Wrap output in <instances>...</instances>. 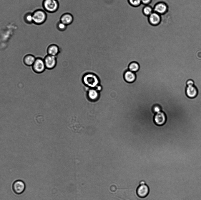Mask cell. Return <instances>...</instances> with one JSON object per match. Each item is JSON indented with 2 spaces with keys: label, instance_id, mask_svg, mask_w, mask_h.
<instances>
[{
  "label": "cell",
  "instance_id": "cell-1",
  "mask_svg": "<svg viewBox=\"0 0 201 200\" xmlns=\"http://www.w3.org/2000/svg\"><path fill=\"white\" fill-rule=\"evenodd\" d=\"M136 194L137 196L140 198L146 197L149 194V189L148 186L146 184L144 180L140 181L139 185L136 189Z\"/></svg>",
  "mask_w": 201,
  "mask_h": 200
},
{
  "label": "cell",
  "instance_id": "cell-2",
  "mask_svg": "<svg viewBox=\"0 0 201 200\" xmlns=\"http://www.w3.org/2000/svg\"><path fill=\"white\" fill-rule=\"evenodd\" d=\"M83 81L85 85L92 88L97 87L99 83L97 77L92 74L85 75L83 78Z\"/></svg>",
  "mask_w": 201,
  "mask_h": 200
},
{
  "label": "cell",
  "instance_id": "cell-3",
  "mask_svg": "<svg viewBox=\"0 0 201 200\" xmlns=\"http://www.w3.org/2000/svg\"><path fill=\"white\" fill-rule=\"evenodd\" d=\"M33 22L36 24H41L45 21L46 15L45 12L41 10H38L32 14Z\"/></svg>",
  "mask_w": 201,
  "mask_h": 200
},
{
  "label": "cell",
  "instance_id": "cell-4",
  "mask_svg": "<svg viewBox=\"0 0 201 200\" xmlns=\"http://www.w3.org/2000/svg\"><path fill=\"white\" fill-rule=\"evenodd\" d=\"M43 7L48 12L53 13L56 11L59 7V4L57 0H44Z\"/></svg>",
  "mask_w": 201,
  "mask_h": 200
},
{
  "label": "cell",
  "instance_id": "cell-5",
  "mask_svg": "<svg viewBox=\"0 0 201 200\" xmlns=\"http://www.w3.org/2000/svg\"><path fill=\"white\" fill-rule=\"evenodd\" d=\"M33 70L35 73L40 74L42 73L46 68L44 59L40 57L36 58L32 66Z\"/></svg>",
  "mask_w": 201,
  "mask_h": 200
},
{
  "label": "cell",
  "instance_id": "cell-6",
  "mask_svg": "<svg viewBox=\"0 0 201 200\" xmlns=\"http://www.w3.org/2000/svg\"><path fill=\"white\" fill-rule=\"evenodd\" d=\"M46 68L48 70H52L54 68L56 65L57 63L56 56L47 55L44 59Z\"/></svg>",
  "mask_w": 201,
  "mask_h": 200
},
{
  "label": "cell",
  "instance_id": "cell-7",
  "mask_svg": "<svg viewBox=\"0 0 201 200\" xmlns=\"http://www.w3.org/2000/svg\"><path fill=\"white\" fill-rule=\"evenodd\" d=\"M25 189V184L22 180H16L13 184V190L16 194H22L24 191Z\"/></svg>",
  "mask_w": 201,
  "mask_h": 200
},
{
  "label": "cell",
  "instance_id": "cell-8",
  "mask_svg": "<svg viewBox=\"0 0 201 200\" xmlns=\"http://www.w3.org/2000/svg\"><path fill=\"white\" fill-rule=\"evenodd\" d=\"M153 9L154 12L162 15L167 12L168 9L167 4L165 2H160L155 5Z\"/></svg>",
  "mask_w": 201,
  "mask_h": 200
},
{
  "label": "cell",
  "instance_id": "cell-9",
  "mask_svg": "<svg viewBox=\"0 0 201 200\" xmlns=\"http://www.w3.org/2000/svg\"><path fill=\"white\" fill-rule=\"evenodd\" d=\"M166 121V116L164 112L162 111L156 113L154 117L155 123L158 126L164 125Z\"/></svg>",
  "mask_w": 201,
  "mask_h": 200
},
{
  "label": "cell",
  "instance_id": "cell-10",
  "mask_svg": "<svg viewBox=\"0 0 201 200\" xmlns=\"http://www.w3.org/2000/svg\"><path fill=\"white\" fill-rule=\"evenodd\" d=\"M161 15L154 11L148 16L149 22L154 26L159 25L161 22Z\"/></svg>",
  "mask_w": 201,
  "mask_h": 200
},
{
  "label": "cell",
  "instance_id": "cell-11",
  "mask_svg": "<svg viewBox=\"0 0 201 200\" xmlns=\"http://www.w3.org/2000/svg\"><path fill=\"white\" fill-rule=\"evenodd\" d=\"M185 92L187 96L191 99L194 98L198 95L197 89L194 86H187L186 88Z\"/></svg>",
  "mask_w": 201,
  "mask_h": 200
},
{
  "label": "cell",
  "instance_id": "cell-12",
  "mask_svg": "<svg viewBox=\"0 0 201 200\" xmlns=\"http://www.w3.org/2000/svg\"><path fill=\"white\" fill-rule=\"evenodd\" d=\"M124 77L125 81L129 83L134 82L136 79V75L135 73L129 70L125 71L124 74Z\"/></svg>",
  "mask_w": 201,
  "mask_h": 200
},
{
  "label": "cell",
  "instance_id": "cell-13",
  "mask_svg": "<svg viewBox=\"0 0 201 200\" xmlns=\"http://www.w3.org/2000/svg\"><path fill=\"white\" fill-rule=\"evenodd\" d=\"M59 47L55 44L49 45L47 48V52L48 55L56 56L59 53Z\"/></svg>",
  "mask_w": 201,
  "mask_h": 200
},
{
  "label": "cell",
  "instance_id": "cell-14",
  "mask_svg": "<svg viewBox=\"0 0 201 200\" xmlns=\"http://www.w3.org/2000/svg\"><path fill=\"white\" fill-rule=\"evenodd\" d=\"M73 20V17L72 15L68 13L63 14L60 18V22L67 26L71 23Z\"/></svg>",
  "mask_w": 201,
  "mask_h": 200
},
{
  "label": "cell",
  "instance_id": "cell-15",
  "mask_svg": "<svg viewBox=\"0 0 201 200\" xmlns=\"http://www.w3.org/2000/svg\"><path fill=\"white\" fill-rule=\"evenodd\" d=\"M36 58L33 55L27 54L24 56L23 61L24 63L27 66H32Z\"/></svg>",
  "mask_w": 201,
  "mask_h": 200
},
{
  "label": "cell",
  "instance_id": "cell-16",
  "mask_svg": "<svg viewBox=\"0 0 201 200\" xmlns=\"http://www.w3.org/2000/svg\"><path fill=\"white\" fill-rule=\"evenodd\" d=\"M88 96L90 99L92 100H95L98 98L99 93L96 90L91 89L88 91Z\"/></svg>",
  "mask_w": 201,
  "mask_h": 200
},
{
  "label": "cell",
  "instance_id": "cell-17",
  "mask_svg": "<svg viewBox=\"0 0 201 200\" xmlns=\"http://www.w3.org/2000/svg\"><path fill=\"white\" fill-rule=\"evenodd\" d=\"M128 68L129 70L135 73L139 70V65L138 63L133 62L129 64Z\"/></svg>",
  "mask_w": 201,
  "mask_h": 200
},
{
  "label": "cell",
  "instance_id": "cell-18",
  "mask_svg": "<svg viewBox=\"0 0 201 200\" xmlns=\"http://www.w3.org/2000/svg\"><path fill=\"white\" fill-rule=\"evenodd\" d=\"M153 12V8L152 6L149 5L145 6L143 9V13L145 15L147 16H149Z\"/></svg>",
  "mask_w": 201,
  "mask_h": 200
},
{
  "label": "cell",
  "instance_id": "cell-19",
  "mask_svg": "<svg viewBox=\"0 0 201 200\" xmlns=\"http://www.w3.org/2000/svg\"><path fill=\"white\" fill-rule=\"evenodd\" d=\"M130 4L133 6H138L142 4L141 0H128Z\"/></svg>",
  "mask_w": 201,
  "mask_h": 200
},
{
  "label": "cell",
  "instance_id": "cell-20",
  "mask_svg": "<svg viewBox=\"0 0 201 200\" xmlns=\"http://www.w3.org/2000/svg\"><path fill=\"white\" fill-rule=\"evenodd\" d=\"M24 19L25 21L27 23H31L33 22L32 14L31 13H28L26 15Z\"/></svg>",
  "mask_w": 201,
  "mask_h": 200
},
{
  "label": "cell",
  "instance_id": "cell-21",
  "mask_svg": "<svg viewBox=\"0 0 201 200\" xmlns=\"http://www.w3.org/2000/svg\"><path fill=\"white\" fill-rule=\"evenodd\" d=\"M67 27V25L60 21L59 22L57 25V27L58 29L60 31H64L66 30Z\"/></svg>",
  "mask_w": 201,
  "mask_h": 200
},
{
  "label": "cell",
  "instance_id": "cell-22",
  "mask_svg": "<svg viewBox=\"0 0 201 200\" xmlns=\"http://www.w3.org/2000/svg\"><path fill=\"white\" fill-rule=\"evenodd\" d=\"M152 110L155 113L159 112L161 111L160 106L157 105H154L153 108Z\"/></svg>",
  "mask_w": 201,
  "mask_h": 200
},
{
  "label": "cell",
  "instance_id": "cell-23",
  "mask_svg": "<svg viewBox=\"0 0 201 200\" xmlns=\"http://www.w3.org/2000/svg\"><path fill=\"white\" fill-rule=\"evenodd\" d=\"M152 0H141L142 3L145 5H149Z\"/></svg>",
  "mask_w": 201,
  "mask_h": 200
},
{
  "label": "cell",
  "instance_id": "cell-24",
  "mask_svg": "<svg viewBox=\"0 0 201 200\" xmlns=\"http://www.w3.org/2000/svg\"><path fill=\"white\" fill-rule=\"evenodd\" d=\"M194 84V82L191 79L188 80L186 82V84L187 86H193Z\"/></svg>",
  "mask_w": 201,
  "mask_h": 200
}]
</instances>
